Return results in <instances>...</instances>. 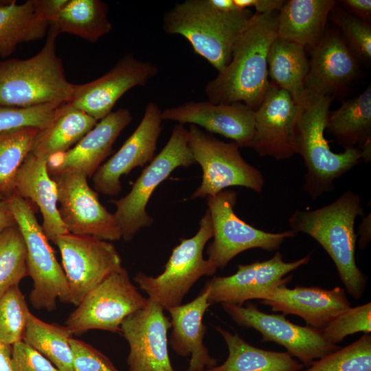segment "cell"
<instances>
[{
  "label": "cell",
  "mask_w": 371,
  "mask_h": 371,
  "mask_svg": "<svg viewBox=\"0 0 371 371\" xmlns=\"http://www.w3.org/2000/svg\"><path fill=\"white\" fill-rule=\"evenodd\" d=\"M97 123L96 120L85 112L67 103L63 104L50 122L38 129L31 153L47 161L70 149Z\"/></svg>",
  "instance_id": "cell-26"
},
{
  "label": "cell",
  "mask_w": 371,
  "mask_h": 371,
  "mask_svg": "<svg viewBox=\"0 0 371 371\" xmlns=\"http://www.w3.org/2000/svg\"><path fill=\"white\" fill-rule=\"evenodd\" d=\"M37 13L48 23L56 15L67 0H34Z\"/></svg>",
  "instance_id": "cell-44"
},
{
  "label": "cell",
  "mask_w": 371,
  "mask_h": 371,
  "mask_svg": "<svg viewBox=\"0 0 371 371\" xmlns=\"http://www.w3.org/2000/svg\"><path fill=\"white\" fill-rule=\"evenodd\" d=\"M163 120L201 126L232 139L240 148L250 147L254 134L255 111L243 103L214 104L187 101L161 111Z\"/></svg>",
  "instance_id": "cell-19"
},
{
  "label": "cell",
  "mask_w": 371,
  "mask_h": 371,
  "mask_svg": "<svg viewBox=\"0 0 371 371\" xmlns=\"http://www.w3.org/2000/svg\"><path fill=\"white\" fill-rule=\"evenodd\" d=\"M341 3L351 12V14L366 21L370 20L371 1L370 0H344Z\"/></svg>",
  "instance_id": "cell-45"
},
{
  "label": "cell",
  "mask_w": 371,
  "mask_h": 371,
  "mask_svg": "<svg viewBox=\"0 0 371 371\" xmlns=\"http://www.w3.org/2000/svg\"><path fill=\"white\" fill-rule=\"evenodd\" d=\"M300 371H371V336L364 333L353 343L331 352Z\"/></svg>",
  "instance_id": "cell-36"
},
{
  "label": "cell",
  "mask_w": 371,
  "mask_h": 371,
  "mask_svg": "<svg viewBox=\"0 0 371 371\" xmlns=\"http://www.w3.org/2000/svg\"><path fill=\"white\" fill-rule=\"evenodd\" d=\"M14 194L31 200L40 209L42 228L54 243L57 238L69 233L58 207L55 181L47 170V161L30 153L19 167L14 181Z\"/></svg>",
  "instance_id": "cell-24"
},
{
  "label": "cell",
  "mask_w": 371,
  "mask_h": 371,
  "mask_svg": "<svg viewBox=\"0 0 371 371\" xmlns=\"http://www.w3.org/2000/svg\"><path fill=\"white\" fill-rule=\"evenodd\" d=\"M56 183L58 211L69 233L93 236L109 242L122 238L114 214L100 202L87 177L74 171L50 175Z\"/></svg>",
  "instance_id": "cell-12"
},
{
  "label": "cell",
  "mask_w": 371,
  "mask_h": 371,
  "mask_svg": "<svg viewBox=\"0 0 371 371\" xmlns=\"http://www.w3.org/2000/svg\"><path fill=\"white\" fill-rule=\"evenodd\" d=\"M0 199H6L2 195L0 194Z\"/></svg>",
  "instance_id": "cell-51"
},
{
  "label": "cell",
  "mask_w": 371,
  "mask_h": 371,
  "mask_svg": "<svg viewBox=\"0 0 371 371\" xmlns=\"http://www.w3.org/2000/svg\"><path fill=\"white\" fill-rule=\"evenodd\" d=\"M61 105L46 104L26 108L0 105V133L26 127L41 128Z\"/></svg>",
  "instance_id": "cell-39"
},
{
  "label": "cell",
  "mask_w": 371,
  "mask_h": 371,
  "mask_svg": "<svg viewBox=\"0 0 371 371\" xmlns=\"http://www.w3.org/2000/svg\"><path fill=\"white\" fill-rule=\"evenodd\" d=\"M208 2L213 8L220 12H232L243 11L236 7L234 3V0H208Z\"/></svg>",
  "instance_id": "cell-48"
},
{
  "label": "cell",
  "mask_w": 371,
  "mask_h": 371,
  "mask_svg": "<svg viewBox=\"0 0 371 371\" xmlns=\"http://www.w3.org/2000/svg\"><path fill=\"white\" fill-rule=\"evenodd\" d=\"M8 201L26 246L28 275L33 281L30 302L36 309L52 311L58 299L68 303L64 270L27 201L13 194Z\"/></svg>",
  "instance_id": "cell-8"
},
{
  "label": "cell",
  "mask_w": 371,
  "mask_h": 371,
  "mask_svg": "<svg viewBox=\"0 0 371 371\" xmlns=\"http://www.w3.org/2000/svg\"><path fill=\"white\" fill-rule=\"evenodd\" d=\"M370 218H365L360 226V239L359 247L360 249L365 248L370 240Z\"/></svg>",
  "instance_id": "cell-49"
},
{
  "label": "cell",
  "mask_w": 371,
  "mask_h": 371,
  "mask_svg": "<svg viewBox=\"0 0 371 371\" xmlns=\"http://www.w3.org/2000/svg\"><path fill=\"white\" fill-rule=\"evenodd\" d=\"M334 0H289L278 12L277 37L313 48L324 35Z\"/></svg>",
  "instance_id": "cell-25"
},
{
  "label": "cell",
  "mask_w": 371,
  "mask_h": 371,
  "mask_svg": "<svg viewBox=\"0 0 371 371\" xmlns=\"http://www.w3.org/2000/svg\"><path fill=\"white\" fill-rule=\"evenodd\" d=\"M58 247L69 289L68 303L78 306L85 296L113 272L122 267L115 247L93 236L63 234Z\"/></svg>",
  "instance_id": "cell-13"
},
{
  "label": "cell",
  "mask_w": 371,
  "mask_h": 371,
  "mask_svg": "<svg viewBox=\"0 0 371 371\" xmlns=\"http://www.w3.org/2000/svg\"><path fill=\"white\" fill-rule=\"evenodd\" d=\"M49 27L94 43L112 30L107 5L99 0H67Z\"/></svg>",
  "instance_id": "cell-30"
},
{
  "label": "cell",
  "mask_w": 371,
  "mask_h": 371,
  "mask_svg": "<svg viewBox=\"0 0 371 371\" xmlns=\"http://www.w3.org/2000/svg\"><path fill=\"white\" fill-rule=\"evenodd\" d=\"M131 111L120 108L98 122L73 148L47 160L50 175L74 171L92 177L111 153L116 139L131 123Z\"/></svg>",
  "instance_id": "cell-21"
},
{
  "label": "cell",
  "mask_w": 371,
  "mask_h": 371,
  "mask_svg": "<svg viewBox=\"0 0 371 371\" xmlns=\"http://www.w3.org/2000/svg\"><path fill=\"white\" fill-rule=\"evenodd\" d=\"M194 164L188 145V131L184 125L177 124L165 146L143 170L131 191L120 199L111 201L116 207L114 215L124 240L131 241L141 229L153 223L146 207L160 183L176 168Z\"/></svg>",
  "instance_id": "cell-7"
},
{
  "label": "cell",
  "mask_w": 371,
  "mask_h": 371,
  "mask_svg": "<svg viewBox=\"0 0 371 371\" xmlns=\"http://www.w3.org/2000/svg\"><path fill=\"white\" fill-rule=\"evenodd\" d=\"M222 306L238 324L258 331L262 341L282 346L303 365L310 366L339 348L337 344L326 341L319 330L290 322L283 314H267L251 303L245 307L225 303Z\"/></svg>",
  "instance_id": "cell-14"
},
{
  "label": "cell",
  "mask_w": 371,
  "mask_h": 371,
  "mask_svg": "<svg viewBox=\"0 0 371 371\" xmlns=\"http://www.w3.org/2000/svg\"><path fill=\"white\" fill-rule=\"evenodd\" d=\"M70 344L74 371H118L106 355L91 345L74 337Z\"/></svg>",
  "instance_id": "cell-41"
},
{
  "label": "cell",
  "mask_w": 371,
  "mask_h": 371,
  "mask_svg": "<svg viewBox=\"0 0 371 371\" xmlns=\"http://www.w3.org/2000/svg\"><path fill=\"white\" fill-rule=\"evenodd\" d=\"M278 12L254 13L240 34L226 67L205 87L214 104L243 103L256 110L271 86L267 56L277 38Z\"/></svg>",
  "instance_id": "cell-1"
},
{
  "label": "cell",
  "mask_w": 371,
  "mask_h": 371,
  "mask_svg": "<svg viewBox=\"0 0 371 371\" xmlns=\"http://www.w3.org/2000/svg\"><path fill=\"white\" fill-rule=\"evenodd\" d=\"M261 303L273 312L295 315L302 318L308 326L321 330L333 318L350 307L345 291L340 287L295 286L281 284L267 291Z\"/></svg>",
  "instance_id": "cell-22"
},
{
  "label": "cell",
  "mask_w": 371,
  "mask_h": 371,
  "mask_svg": "<svg viewBox=\"0 0 371 371\" xmlns=\"http://www.w3.org/2000/svg\"><path fill=\"white\" fill-rule=\"evenodd\" d=\"M158 67L152 62L137 58L127 53L105 74L91 82L74 85L68 104L97 121L112 112L118 100L130 89L145 86L157 75Z\"/></svg>",
  "instance_id": "cell-15"
},
{
  "label": "cell",
  "mask_w": 371,
  "mask_h": 371,
  "mask_svg": "<svg viewBox=\"0 0 371 371\" xmlns=\"http://www.w3.org/2000/svg\"><path fill=\"white\" fill-rule=\"evenodd\" d=\"M206 199L213 229V241L207 253L216 269H223L233 258L249 249L277 250L285 239L295 235L292 230L267 232L243 221L234 210L237 199L234 190H224Z\"/></svg>",
  "instance_id": "cell-11"
},
{
  "label": "cell",
  "mask_w": 371,
  "mask_h": 371,
  "mask_svg": "<svg viewBox=\"0 0 371 371\" xmlns=\"http://www.w3.org/2000/svg\"><path fill=\"white\" fill-rule=\"evenodd\" d=\"M71 330L65 325L44 322L31 313L23 341L60 371H74L70 340Z\"/></svg>",
  "instance_id": "cell-32"
},
{
  "label": "cell",
  "mask_w": 371,
  "mask_h": 371,
  "mask_svg": "<svg viewBox=\"0 0 371 371\" xmlns=\"http://www.w3.org/2000/svg\"><path fill=\"white\" fill-rule=\"evenodd\" d=\"M212 236V220L207 209L196 234L190 238H181L173 248L163 273L153 277L139 272L133 278L134 281L148 298L164 309L181 305L184 296L201 277L212 276L217 270L208 259L203 258L205 246Z\"/></svg>",
  "instance_id": "cell-6"
},
{
  "label": "cell",
  "mask_w": 371,
  "mask_h": 371,
  "mask_svg": "<svg viewBox=\"0 0 371 371\" xmlns=\"http://www.w3.org/2000/svg\"><path fill=\"white\" fill-rule=\"evenodd\" d=\"M188 131L189 147L202 170L201 183L190 199L207 198L232 186L262 191V174L243 158L237 144L221 141L194 125Z\"/></svg>",
  "instance_id": "cell-9"
},
{
  "label": "cell",
  "mask_w": 371,
  "mask_h": 371,
  "mask_svg": "<svg viewBox=\"0 0 371 371\" xmlns=\"http://www.w3.org/2000/svg\"><path fill=\"white\" fill-rule=\"evenodd\" d=\"M171 327L163 307L148 297L144 308L124 319L121 334L129 346L128 371H175L168 349Z\"/></svg>",
  "instance_id": "cell-16"
},
{
  "label": "cell",
  "mask_w": 371,
  "mask_h": 371,
  "mask_svg": "<svg viewBox=\"0 0 371 371\" xmlns=\"http://www.w3.org/2000/svg\"><path fill=\"white\" fill-rule=\"evenodd\" d=\"M49 23L36 12L34 1L0 2V57L10 56L21 43L43 38Z\"/></svg>",
  "instance_id": "cell-29"
},
{
  "label": "cell",
  "mask_w": 371,
  "mask_h": 371,
  "mask_svg": "<svg viewBox=\"0 0 371 371\" xmlns=\"http://www.w3.org/2000/svg\"><path fill=\"white\" fill-rule=\"evenodd\" d=\"M15 225L16 221L8 199H0V233Z\"/></svg>",
  "instance_id": "cell-46"
},
{
  "label": "cell",
  "mask_w": 371,
  "mask_h": 371,
  "mask_svg": "<svg viewBox=\"0 0 371 371\" xmlns=\"http://www.w3.org/2000/svg\"><path fill=\"white\" fill-rule=\"evenodd\" d=\"M27 275L26 246L15 225L0 233V296Z\"/></svg>",
  "instance_id": "cell-34"
},
{
  "label": "cell",
  "mask_w": 371,
  "mask_h": 371,
  "mask_svg": "<svg viewBox=\"0 0 371 371\" xmlns=\"http://www.w3.org/2000/svg\"><path fill=\"white\" fill-rule=\"evenodd\" d=\"M361 160L368 162L371 159V139L367 140L361 147Z\"/></svg>",
  "instance_id": "cell-50"
},
{
  "label": "cell",
  "mask_w": 371,
  "mask_h": 371,
  "mask_svg": "<svg viewBox=\"0 0 371 371\" xmlns=\"http://www.w3.org/2000/svg\"><path fill=\"white\" fill-rule=\"evenodd\" d=\"M253 14L250 10L220 12L208 0H186L164 13L162 28L184 37L218 73L230 62L234 45Z\"/></svg>",
  "instance_id": "cell-3"
},
{
  "label": "cell",
  "mask_w": 371,
  "mask_h": 371,
  "mask_svg": "<svg viewBox=\"0 0 371 371\" xmlns=\"http://www.w3.org/2000/svg\"><path fill=\"white\" fill-rule=\"evenodd\" d=\"M284 2L283 0H234V4L240 10H249L250 8H254L256 14L279 12Z\"/></svg>",
  "instance_id": "cell-43"
},
{
  "label": "cell",
  "mask_w": 371,
  "mask_h": 371,
  "mask_svg": "<svg viewBox=\"0 0 371 371\" xmlns=\"http://www.w3.org/2000/svg\"><path fill=\"white\" fill-rule=\"evenodd\" d=\"M144 297L122 267L90 291L68 316L65 326L74 335L90 330L121 334V324L131 313L144 308Z\"/></svg>",
  "instance_id": "cell-10"
},
{
  "label": "cell",
  "mask_w": 371,
  "mask_h": 371,
  "mask_svg": "<svg viewBox=\"0 0 371 371\" xmlns=\"http://www.w3.org/2000/svg\"><path fill=\"white\" fill-rule=\"evenodd\" d=\"M31 313L19 285L0 296V341L12 346L23 341Z\"/></svg>",
  "instance_id": "cell-37"
},
{
  "label": "cell",
  "mask_w": 371,
  "mask_h": 371,
  "mask_svg": "<svg viewBox=\"0 0 371 371\" xmlns=\"http://www.w3.org/2000/svg\"><path fill=\"white\" fill-rule=\"evenodd\" d=\"M161 111L156 102L147 104L134 132L92 176L93 188L97 192L106 196L117 195L122 190V176L136 167H144L153 159L162 129Z\"/></svg>",
  "instance_id": "cell-18"
},
{
  "label": "cell",
  "mask_w": 371,
  "mask_h": 371,
  "mask_svg": "<svg viewBox=\"0 0 371 371\" xmlns=\"http://www.w3.org/2000/svg\"><path fill=\"white\" fill-rule=\"evenodd\" d=\"M267 67L271 83L288 92L302 108L307 102L304 84L309 69L304 47L277 37L268 52Z\"/></svg>",
  "instance_id": "cell-27"
},
{
  "label": "cell",
  "mask_w": 371,
  "mask_h": 371,
  "mask_svg": "<svg viewBox=\"0 0 371 371\" xmlns=\"http://www.w3.org/2000/svg\"><path fill=\"white\" fill-rule=\"evenodd\" d=\"M334 98H311L300 109L296 128L297 153L304 160L306 173L303 190L313 199L330 192L334 181L361 160L359 148L331 150L324 136L330 106Z\"/></svg>",
  "instance_id": "cell-5"
},
{
  "label": "cell",
  "mask_w": 371,
  "mask_h": 371,
  "mask_svg": "<svg viewBox=\"0 0 371 371\" xmlns=\"http://www.w3.org/2000/svg\"><path fill=\"white\" fill-rule=\"evenodd\" d=\"M12 346L0 341V371H12Z\"/></svg>",
  "instance_id": "cell-47"
},
{
  "label": "cell",
  "mask_w": 371,
  "mask_h": 371,
  "mask_svg": "<svg viewBox=\"0 0 371 371\" xmlns=\"http://www.w3.org/2000/svg\"><path fill=\"white\" fill-rule=\"evenodd\" d=\"M355 56L343 36L328 32L311 49L304 88L307 100L333 97L346 88L359 74Z\"/></svg>",
  "instance_id": "cell-20"
},
{
  "label": "cell",
  "mask_w": 371,
  "mask_h": 371,
  "mask_svg": "<svg viewBox=\"0 0 371 371\" xmlns=\"http://www.w3.org/2000/svg\"><path fill=\"white\" fill-rule=\"evenodd\" d=\"M326 129L344 149L359 148L371 139V87L329 113Z\"/></svg>",
  "instance_id": "cell-31"
},
{
  "label": "cell",
  "mask_w": 371,
  "mask_h": 371,
  "mask_svg": "<svg viewBox=\"0 0 371 371\" xmlns=\"http://www.w3.org/2000/svg\"><path fill=\"white\" fill-rule=\"evenodd\" d=\"M215 329L223 338L227 348L226 361L205 371H300L304 365L287 352L262 350L246 342L219 326Z\"/></svg>",
  "instance_id": "cell-28"
},
{
  "label": "cell",
  "mask_w": 371,
  "mask_h": 371,
  "mask_svg": "<svg viewBox=\"0 0 371 371\" xmlns=\"http://www.w3.org/2000/svg\"><path fill=\"white\" fill-rule=\"evenodd\" d=\"M210 286L207 284L192 301L167 311L171 317L172 330L169 343L174 351L183 357L190 356L188 371H205L216 366L203 344L207 330L203 322V315L211 306L208 302Z\"/></svg>",
  "instance_id": "cell-23"
},
{
  "label": "cell",
  "mask_w": 371,
  "mask_h": 371,
  "mask_svg": "<svg viewBox=\"0 0 371 371\" xmlns=\"http://www.w3.org/2000/svg\"><path fill=\"white\" fill-rule=\"evenodd\" d=\"M259 261L238 265L237 271L229 276H214L207 282L210 286L208 302L242 306L249 300L254 287Z\"/></svg>",
  "instance_id": "cell-35"
},
{
  "label": "cell",
  "mask_w": 371,
  "mask_h": 371,
  "mask_svg": "<svg viewBox=\"0 0 371 371\" xmlns=\"http://www.w3.org/2000/svg\"><path fill=\"white\" fill-rule=\"evenodd\" d=\"M364 214L359 196L348 190L335 201L313 210H296L289 218L291 230L315 239L335 263L347 292L359 299L367 278L355 260L357 235L355 223Z\"/></svg>",
  "instance_id": "cell-2"
},
{
  "label": "cell",
  "mask_w": 371,
  "mask_h": 371,
  "mask_svg": "<svg viewBox=\"0 0 371 371\" xmlns=\"http://www.w3.org/2000/svg\"><path fill=\"white\" fill-rule=\"evenodd\" d=\"M319 330L323 337L333 344L356 333H370L371 303L348 308Z\"/></svg>",
  "instance_id": "cell-38"
},
{
  "label": "cell",
  "mask_w": 371,
  "mask_h": 371,
  "mask_svg": "<svg viewBox=\"0 0 371 371\" xmlns=\"http://www.w3.org/2000/svg\"><path fill=\"white\" fill-rule=\"evenodd\" d=\"M300 109L290 94L271 83L255 110L254 134L249 148L260 156L286 159L297 153Z\"/></svg>",
  "instance_id": "cell-17"
},
{
  "label": "cell",
  "mask_w": 371,
  "mask_h": 371,
  "mask_svg": "<svg viewBox=\"0 0 371 371\" xmlns=\"http://www.w3.org/2000/svg\"><path fill=\"white\" fill-rule=\"evenodd\" d=\"M11 360L12 371H60L23 341L12 346Z\"/></svg>",
  "instance_id": "cell-42"
},
{
  "label": "cell",
  "mask_w": 371,
  "mask_h": 371,
  "mask_svg": "<svg viewBox=\"0 0 371 371\" xmlns=\"http://www.w3.org/2000/svg\"><path fill=\"white\" fill-rule=\"evenodd\" d=\"M47 36L34 56L0 61V105L26 108L70 100L74 85L67 80L56 52L58 34L49 27Z\"/></svg>",
  "instance_id": "cell-4"
},
{
  "label": "cell",
  "mask_w": 371,
  "mask_h": 371,
  "mask_svg": "<svg viewBox=\"0 0 371 371\" xmlns=\"http://www.w3.org/2000/svg\"><path fill=\"white\" fill-rule=\"evenodd\" d=\"M344 39L354 54L361 60L371 58V26L351 14L338 13L335 17Z\"/></svg>",
  "instance_id": "cell-40"
},
{
  "label": "cell",
  "mask_w": 371,
  "mask_h": 371,
  "mask_svg": "<svg viewBox=\"0 0 371 371\" xmlns=\"http://www.w3.org/2000/svg\"><path fill=\"white\" fill-rule=\"evenodd\" d=\"M39 128L26 127L0 133V194H14V181L21 164L32 151Z\"/></svg>",
  "instance_id": "cell-33"
}]
</instances>
